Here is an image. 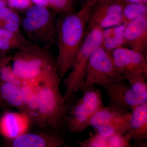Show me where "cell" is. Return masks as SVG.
Listing matches in <instances>:
<instances>
[{
    "label": "cell",
    "mask_w": 147,
    "mask_h": 147,
    "mask_svg": "<svg viewBox=\"0 0 147 147\" xmlns=\"http://www.w3.org/2000/svg\"><path fill=\"white\" fill-rule=\"evenodd\" d=\"M6 2L5 0H0V10L6 7Z\"/></svg>",
    "instance_id": "cell-28"
},
{
    "label": "cell",
    "mask_w": 147,
    "mask_h": 147,
    "mask_svg": "<svg viewBox=\"0 0 147 147\" xmlns=\"http://www.w3.org/2000/svg\"><path fill=\"white\" fill-rule=\"evenodd\" d=\"M130 112L108 105L98 110L90 121V127L103 137L125 134L128 131Z\"/></svg>",
    "instance_id": "cell-10"
},
{
    "label": "cell",
    "mask_w": 147,
    "mask_h": 147,
    "mask_svg": "<svg viewBox=\"0 0 147 147\" xmlns=\"http://www.w3.org/2000/svg\"><path fill=\"white\" fill-rule=\"evenodd\" d=\"M29 42L20 33L0 28V50H18Z\"/></svg>",
    "instance_id": "cell-20"
},
{
    "label": "cell",
    "mask_w": 147,
    "mask_h": 147,
    "mask_svg": "<svg viewBox=\"0 0 147 147\" xmlns=\"http://www.w3.org/2000/svg\"><path fill=\"white\" fill-rule=\"evenodd\" d=\"M128 131L125 135L130 141L139 143L147 139V103L130 112Z\"/></svg>",
    "instance_id": "cell-15"
},
{
    "label": "cell",
    "mask_w": 147,
    "mask_h": 147,
    "mask_svg": "<svg viewBox=\"0 0 147 147\" xmlns=\"http://www.w3.org/2000/svg\"><path fill=\"white\" fill-rule=\"evenodd\" d=\"M20 86L0 80V105L4 108H15L19 112L27 114Z\"/></svg>",
    "instance_id": "cell-16"
},
{
    "label": "cell",
    "mask_w": 147,
    "mask_h": 147,
    "mask_svg": "<svg viewBox=\"0 0 147 147\" xmlns=\"http://www.w3.org/2000/svg\"><path fill=\"white\" fill-rule=\"evenodd\" d=\"M32 123L26 113L5 111L0 117V135L5 139H14L29 131Z\"/></svg>",
    "instance_id": "cell-14"
},
{
    "label": "cell",
    "mask_w": 147,
    "mask_h": 147,
    "mask_svg": "<svg viewBox=\"0 0 147 147\" xmlns=\"http://www.w3.org/2000/svg\"><path fill=\"white\" fill-rule=\"evenodd\" d=\"M80 147H131L130 141L125 134L103 137L90 133L86 140L78 143Z\"/></svg>",
    "instance_id": "cell-17"
},
{
    "label": "cell",
    "mask_w": 147,
    "mask_h": 147,
    "mask_svg": "<svg viewBox=\"0 0 147 147\" xmlns=\"http://www.w3.org/2000/svg\"><path fill=\"white\" fill-rule=\"evenodd\" d=\"M145 55L147 48V14L139 16L126 24L123 45Z\"/></svg>",
    "instance_id": "cell-13"
},
{
    "label": "cell",
    "mask_w": 147,
    "mask_h": 147,
    "mask_svg": "<svg viewBox=\"0 0 147 147\" xmlns=\"http://www.w3.org/2000/svg\"><path fill=\"white\" fill-rule=\"evenodd\" d=\"M7 59L0 62V80L2 82L21 86L24 82L15 74L11 66L9 65Z\"/></svg>",
    "instance_id": "cell-23"
},
{
    "label": "cell",
    "mask_w": 147,
    "mask_h": 147,
    "mask_svg": "<svg viewBox=\"0 0 147 147\" xmlns=\"http://www.w3.org/2000/svg\"><path fill=\"white\" fill-rule=\"evenodd\" d=\"M121 80H125L115 66L111 53L101 46L95 50L87 67L84 90Z\"/></svg>",
    "instance_id": "cell-8"
},
{
    "label": "cell",
    "mask_w": 147,
    "mask_h": 147,
    "mask_svg": "<svg viewBox=\"0 0 147 147\" xmlns=\"http://www.w3.org/2000/svg\"><path fill=\"white\" fill-rule=\"evenodd\" d=\"M32 2L34 3L36 5L42 6L46 7L49 5L48 0H31Z\"/></svg>",
    "instance_id": "cell-26"
},
{
    "label": "cell",
    "mask_w": 147,
    "mask_h": 147,
    "mask_svg": "<svg viewBox=\"0 0 147 147\" xmlns=\"http://www.w3.org/2000/svg\"><path fill=\"white\" fill-rule=\"evenodd\" d=\"M102 31L98 28L87 31L69 73L63 81L65 88L64 96L67 101L70 100L74 93L84 90L88 64L92 53L102 45Z\"/></svg>",
    "instance_id": "cell-4"
},
{
    "label": "cell",
    "mask_w": 147,
    "mask_h": 147,
    "mask_svg": "<svg viewBox=\"0 0 147 147\" xmlns=\"http://www.w3.org/2000/svg\"><path fill=\"white\" fill-rule=\"evenodd\" d=\"M125 1L129 3H142V0H124Z\"/></svg>",
    "instance_id": "cell-29"
},
{
    "label": "cell",
    "mask_w": 147,
    "mask_h": 147,
    "mask_svg": "<svg viewBox=\"0 0 147 147\" xmlns=\"http://www.w3.org/2000/svg\"><path fill=\"white\" fill-rule=\"evenodd\" d=\"M30 38L46 49L53 45L57 36V23L46 7L31 6L21 23Z\"/></svg>",
    "instance_id": "cell-6"
},
{
    "label": "cell",
    "mask_w": 147,
    "mask_h": 147,
    "mask_svg": "<svg viewBox=\"0 0 147 147\" xmlns=\"http://www.w3.org/2000/svg\"><path fill=\"white\" fill-rule=\"evenodd\" d=\"M111 55L115 66L125 80L129 82L146 81L145 55L123 46L113 50Z\"/></svg>",
    "instance_id": "cell-9"
},
{
    "label": "cell",
    "mask_w": 147,
    "mask_h": 147,
    "mask_svg": "<svg viewBox=\"0 0 147 147\" xmlns=\"http://www.w3.org/2000/svg\"><path fill=\"white\" fill-rule=\"evenodd\" d=\"M36 84L25 82L20 86L22 100L27 115L32 123L38 126V103Z\"/></svg>",
    "instance_id": "cell-18"
},
{
    "label": "cell",
    "mask_w": 147,
    "mask_h": 147,
    "mask_svg": "<svg viewBox=\"0 0 147 147\" xmlns=\"http://www.w3.org/2000/svg\"><path fill=\"white\" fill-rule=\"evenodd\" d=\"M80 98L69 105L65 126L73 133L84 132L90 127L95 113L104 106L101 90L95 87L85 89Z\"/></svg>",
    "instance_id": "cell-5"
},
{
    "label": "cell",
    "mask_w": 147,
    "mask_h": 147,
    "mask_svg": "<svg viewBox=\"0 0 147 147\" xmlns=\"http://www.w3.org/2000/svg\"><path fill=\"white\" fill-rule=\"evenodd\" d=\"M61 76L57 74L36 84L38 103V126L49 127L57 132L65 126V121L70 104L62 94Z\"/></svg>",
    "instance_id": "cell-3"
},
{
    "label": "cell",
    "mask_w": 147,
    "mask_h": 147,
    "mask_svg": "<svg viewBox=\"0 0 147 147\" xmlns=\"http://www.w3.org/2000/svg\"><path fill=\"white\" fill-rule=\"evenodd\" d=\"M147 6L142 3H129L123 9L124 21L127 23L139 16L147 14Z\"/></svg>",
    "instance_id": "cell-22"
},
{
    "label": "cell",
    "mask_w": 147,
    "mask_h": 147,
    "mask_svg": "<svg viewBox=\"0 0 147 147\" xmlns=\"http://www.w3.org/2000/svg\"><path fill=\"white\" fill-rule=\"evenodd\" d=\"M49 5L54 9L64 15L70 13L71 0H48Z\"/></svg>",
    "instance_id": "cell-24"
},
{
    "label": "cell",
    "mask_w": 147,
    "mask_h": 147,
    "mask_svg": "<svg viewBox=\"0 0 147 147\" xmlns=\"http://www.w3.org/2000/svg\"><path fill=\"white\" fill-rule=\"evenodd\" d=\"M60 147H69V146H68V145H67L65 144L63 145L62 146H61Z\"/></svg>",
    "instance_id": "cell-31"
},
{
    "label": "cell",
    "mask_w": 147,
    "mask_h": 147,
    "mask_svg": "<svg viewBox=\"0 0 147 147\" xmlns=\"http://www.w3.org/2000/svg\"><path fill=\"white\" fill-rule=\"evenodd\" d=\"M8 4L12 8L23 9L29 8L32 6L31 0H7Z\"/></svg>",
    "instance_id": "cell-25"
},
{
    "label": "cell",
    "mask_w": 147,
    "mask_h": 147,
    "mask_svg": "<svg viewBox=\"0 0 147 147\" xmlns=\"http://www.w3.org/2000/svg\"><path fill=\"white\" fill-rule=\"evenodd\" d=\"M12 69L24 82L37 83L58 74L56 61L46 49L29 41L12 58Z\"/></svg>",
    "instance_id": "cell-2"
},
{
    "label": "cell",
    "mask_w": 147,
    "mask_h": 147,
    "mask_svg": "<svg viewBox=\"0 0 147 147\" xmlns=\"http://www.w3.org/2000/svg\"><path fill=\"white\" fill-rule=\"evenodd\" d=\"M65 144L56 131H28L14 139H5L1 147H60Z\"/></svg>",
    "instance_id": "cell-11"
},
{
    "label": "cell",
    "mask_w": 147,
    "mask_h": 147,
    "mask_svg": "<svg viewBox=\"0 0 147 147\" xmlns=\"http://www.w3.org/2000/svg\"><path fill=\"white\" fill-rule=\"evenodd\" d=\"M127 24L103 30L101 47L111 53L116 48L123 46L124 33Z\"/></svg>",
    "instance_id": "cell-19"
},
{
    "label": "cell",
    "mask_w": 147,
    "mask_h": 147,
    "mask_svg": "<svg viewBox=\"0 0 147 147\" xmlns=\"http://www.w3.org/2000/svg\"><path fill=\"white\" fill-rule=\"evenodd\" d=\"M123 7L119 3H113L99 7L94 13L90 14L87 31L98 28L105 30L120 25L123 23Z\"/></svg>",
    "instance_id": "cell-12"
},
{
    "label": "cell",
    "mask_w": 147,
    "mask_h": 147,
    "mask_svg": "<svg viewBox=\"0 0 147 147\" xmlns=\"http://www.w3.org/2000/svg\"><path fill=\"white\" fill-rule=\"evenodd\" d=\"M143 2V3L145 4H146V3L147 0H142V2Z\"/></svg>",
    "instance_id": "cell-30"
},
{
    "label": "cell",
    "mask_w": 147,
    "mask_h": 147,
    "mask_svg": "<svg viewBox=\"0 0 147 147\" xmlns=\"http://www.w3.org/2000/svg\"><path fill=\"white\" fill-rule=\"evenodd\" d=\"M21 24L19 16L12 9L5 7L0 10V28L20 33Z\"/></svg>",
    "instance_id": "cell-21"
},
{
    "label": "cell",
    "mask_w": 147,
    "mask_h": 147,
    "mask_svg": "<svg viewBox=\"0 0 147 147\" xmlns=\"http://www.w3.org/2000/svg\"><path fill=\"white\" fill-rule=\"evenodd\" d=\"M89 6L76 13L64 15L57 24L58 53L56 61L59 75L64 76L71 69L87 32Z\"/></svg>",
    "instance_id": "cell-1"
},
{
    "label": "cell",
    "mask_w": 147,
    "mask_h": 147,
    "mask_svg": "<svg viewBox=\"0 0 147 147\" xmlns=\"http://www.w3.org/2000/svg\"><path fill=\"white\" fill-rule=\"evenodd\" d=\"M138 144L137 145L136 147H147V143L146 141H144L138 143Z\"/></svg>",
    "instance_id": "cell-27"
},
{
    "label": "cell",
    "mask_w": 147,
    "mask_h": 147,
    "mask_svg": "<svg viewBox=\"0 0 147 147\" xmlns=\"http://www.w3.org/2000/svg\"><path fill=\"white\" fill-rule=\"evenodd\" d=\"M108 96V105L130 112L139 105L147 103V83L121 80L102 87Z\"/></svg>",
    "instance_id": "cell-7"
}]
</instances>
